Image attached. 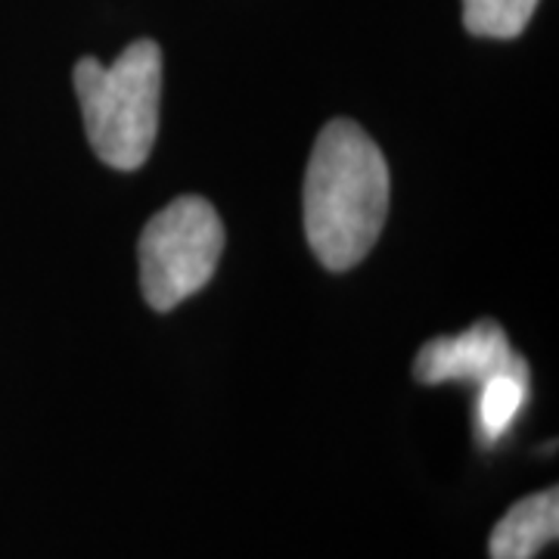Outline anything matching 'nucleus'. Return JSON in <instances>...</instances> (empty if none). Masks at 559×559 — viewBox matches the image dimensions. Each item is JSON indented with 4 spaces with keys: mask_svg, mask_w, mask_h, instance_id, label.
Wrapping results in <instances>:
<instances>
[{
    "mask_svg": "<svg viewBox=\"0 0 559 559\" xmlns=\"http://www.w3.org/2000/svg\"><path fill=\"white\" fill-rule=\"evenodd\" d=\"M389 193V165L373 138L358 121H330L305 171V237L323 267L348 271L377 246Z\"/></svg>",
    "mask_w": 559,
    "mask_h": 559,
    "instance_id": "f257e3e1",
    "label": "nucleus"
},
{
    "mask_svg": "<svg viewBox=\"0 0 559 559\" xmlns=\"http://www.w3.org/2000/svg\"><path fill=\"white\" fill-rule=\"evenodd\" d=\"M94 153L109 168L134 171L150 159L159 131L162 50L134 40L112 66L84 57L72 72Z\"/></svg>",
    "mask_w": 559,
    "mask_h": 559,
    "instance_id": "f03ea898",
    "label": "nucleus"
},
{
    "mask_svg": "<svg viewBox=\"0 0 559 559\" xmlns=\"http://www.w3.org/2000/svg\"><path fill=\"white\" fill-rule=\"evenodd\" d=\"M224 255V224L212 202L180 197L146 221L138 261L143 299L156 311H171L215 277Z\"/></svg>",
    "mask_w": 559,
    "mask_h": 559,
    "instance_id": "7ed1b4c3",
    "label": "nucleus"
},
{
    "mask_svg": "<svg viewBox=\"0 0 559 559\" xmlns=\"http://www.w3.org/2000/svg\"><path fill=\"white\" fill-rule=\"evenodd\" d=\"M520 364H525V358L513 352L503 326L495 320H479L460 336H439L426 342L414 360V377L423 385L469 382L479 389L495 373L513 370Z\"/></svg>",
    "mask_w": 559,
    "mask_h": 559,
    "instance_id": "20e7f679",
    "label": "nucleus"
},
{
    "mask_svg": "<svg viewBox=\"0 0 559 559\" xmlns=\"http://www.w3.org/2000/svg\"><path fill=\"white\" fill-rule=\"evenodd\" d=\"M559 491H540L520 500L491 532V559H532L540 547L557 540Z\"/></svg>",
    "mask_w": 559,
    "mask_h": 559,
    "instance_id": "39448f33",
    "label": "nucleus"
},
{
    "mask_svg": "<svg viewBox=\"0 0 559 559\" xmlns=\"http://www.w3.org/2000/svg\"><path fill=\"white\" fill-rule=\"evenodd\" d=\"M528 401V364L513 370H500L479 385L476 395V432L485 444H495L507 436Z\"/></svg>",
    "mask_w": 559,
    "mask_h": 559,
    "instance_id": "423d86ee",
    "label": "nucleus"
},
{
    "mask_svg": "<svg viewBox=\"0 0 559 559\" xmlns=\"http://www.w3.org/2000/svg\"><path fill=\"white\" fill-rule=\"evenodd\" d=\"M538 0H463V25L479 38H516L525 32Z\"/></svg>",
    "mask_w": 559,
    "mask_h": 559,
    "instance_id": "0eeeda50",
    "label": "nucleus"
}]
</instances>
